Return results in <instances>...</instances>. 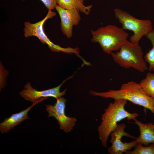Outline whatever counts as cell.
Segmentation results:
<instances>
[{
	"label": "cell",
	"mask_w": 154,
	"mask_h": 154,
	"mask_svg": "<svg viewBox=\"0 0 154 154\" xmlns=\"http://www.w3.org/2000/svg\"><path fill=\"white\" fill-rule=\"evenodd\" d=\"M127 101L123 99L114 100L104 109L98 128L99 137L103 146L107 147L108 137L116 129L118 122L125 118L128 121L133 120L139 115L136 112L131 113L125 110L124 107Z\"/></svg>",
	"instance_id": "6da1fadb"
},
{
	"label": "cell",
	"mask_w": 154,
	"mask_h": 154,
	"mask_svg": "<svg viewBox=\"0 0 154 154\" xmlns=\"http://www.w3.org/2000/svg\"><path fill=\"white\" fill-rule=\"evenodd\" d=\"M89 92L91 95L105 98L125 99L149 110L154 115V98L146 94L140 84L135 82L123 84L118 90H110L104 92L90 90Z\"/></svg>",
	"instance_id": "7a4b0ae2"
},
{
	"label": "cell",
	"mask_w": 154,
	"mask_h": 154,
	"mask_svg": "<svg viewBox=\"0 0 154 154\" xmlns=\"http://www.w3.org/2000/svg\"><path fill=\"white\" fill-rule=\"evenodd\" d=\"M92 42L98 43L103 51L108 54L119 50L127 40L128 33L122 28L109 25L91 31Z\"/></svg>",
	"instance_id": "3957f363"
},
{
	"label": "cell",
	"mask_w": 154,
	"mask_h": 154,
	"mask_svg": "<svg viewBox=\"0 0 154 154\" xmlns=\"http://www.w3.org/2000/svg\"><path fill=\"white\" fill-rule=\"evenodd\" d=\"M119 50L111 54L114 61L120 66L125 69L132 68L141 72L148 69L139 44L132 43L127 40Z\"/></svg>",
	"instance_id": "277c9868"
},
{
	"label": "cell",
	"mask_w": 154,
	"mask_h": 154,
	"mask_svg": "<svg viewBox=\"0 0 154 154\" xmlns=\"http://www.w3.org/2000/svg\"><path fill=\"white\" fill-rule=\"evenodd\" d=\"M114 11L115 18L122 25V28L133 32V34L129 38V41L132 43L139 44L143 36L153 30L149 20L136 18L127 11L118 8L114 9Z\"/></svg>",
	"instance_id": "5b68a950"
},
{
	"label": "cell",
	"mask_w": 154,
	"mask_h": 154,
	"mask_svg": "<svg viewBox=\"0 0 154 154\" xmlns=\"http://www.w3.org/2000/svg\"><path fill=\"white\" fill-rule=\"evenodd\" d=\"M48 10L46 17L42 20L35 23H31L29 21H26L24 23L23 29L24 35L26 38L31 36L37 37L40 42L43 44H46L49 49L52 51L70 53L73 52V49L68 48H63L59 45H56L52 42L47 37L44 32L43 25L47 19L52 18L56 15V13Z\"/></svg>",
	"instance_id": "8992f818"
},
{
	"label": "cell",
	"mask_w": 154,
	"mask_h": 154,
	"mask_svg": "<svg viewBox=\"0 0 154 154\" xmlns=\"http://www.w3.org/2000/svg\"><path fill=\"white\" fill-rule=\"evenodd\" d=\"M126 125L123 123L117 124L115 130L111 134L110 142L112 145L108 151L110 154H122L131 150L137 143L136 137L125 131Z\"/></svg>",
	"instance_id": "52a82bcc"
},
{
	"label": "cell",
	"mask_w": 154,
	"mask_h": 154,
	"mask_svg": "<svg viewBox=\"0 0 154 154\" xmlns=\"http://www.w3.org/2000/svg\"><path fill=\"white\" fill-rule=\"evenodd\" d=\"M54 105L45 104L46 110L48 113V117H52L58 122L60 129L66 133L70 132L76 125V119L66 116L65 113L66 104L67 100L61 97L56 99Z\"/></svg>",
	"instance_id": "ba28073f"
},
{
	"label": "cell",
	"mask_w": 154,
	"mask_h": 154,
	"mask_svg": "<svg viewBox=\"0 0 154 154\" xmlns=\"http://www.w3.org/2000/svg\"><path fill=\"white\" fill-rule=\"evenodd\" d=\"M73 76L68 77L64 80L58 86L48 89L38 91L33 88L30 82L27 83L24 86V89L19 93V94L27 101L33 102L43 98L52 97L57 99L66 94L67 89L62 92L60 91V89L63 84Z\"/></svg>",
	"instance_id": "9c48e42d"
},
{
	"label": "cell",
	"mask_w": 154,
	"mask_h": 154,
	"mask_svg": "<svg viewBox=\"0 0 154 154\" xmlns=\"http://www.w3.org/2000/svg\"><path fill=\"white\" fill-rule=\"evenodd\" d=\"M55 8L60 16V29L63 34L68 38L72 35L73 27L77 25L81 19L79 11L76 8L66 9L57 4Z\"/></svg>",
	"instance_id": "30bf717a"
},
{
	"label": "cell",
	"mask_w": 154,
	"mask_h": 154,
	"mask_svg": "<svg viewBox=\"0 0 154 154\" xmlns=\"http://www.w3.org/2000/svg\"><path fill=\"white\" fill-rule=\"evenodd\" d=\"M47 98H42L33 102L32 105L25 110L13 114L10 117L6 118L0 123V131L1 133H7L15 127L20 124L24 120L30 119L28 115V113L29 111L35 105Z\"/></svg>",
	"instance_id": "8fae6325"
},
{
	"label": "cell",
	"mask_w": 154,
	"mask_h": 154,
	"mask_svg": "<svg viewBox=\"0 0 154 154\" xmlns=\"http://www.w3.org/2000/svg\"><path fill=\"white\" fill-rule=\"evenodd\" d=\"M133 120L135 122L133 123L138 126L140 132L136 139L137 143L146 146L154 143V124L152 123H143L136 118Z\"/></svg>",
	"instance_id": "7c38bea8"
},
{
	"label": "cell",
	"mask_w": 154,
	"mask_h": 154,
	"mask_svg": "<svg viewBox=\"0 0 154 154\" xmlns=\"http://www.w3.org/2000/svg\"><path fill=\"white\" fill-rule=\"evenodd\" d=\"M84 0H57V4L66 9L76 8L86 15H88L92 5L87 6L84 4Z\"/></svg>",
	"instance_id": "4fadbf2b"
},
{
	"label": "cell",
	"mask_w": 154,
	"mask_h": 154,
	"mask_svg": "<svg viewBox=\"0 0 154 154\" xmlns=\"http://www.w3.org/2000/svg\"><path fill=\"white\" fill-rule=\"evenodd\" d=\"M151 42L152 47L144 56L146 62L149 64L148 69L154 71V30H152L145 36Z\"/></svg>",
	"instance_id": "5bb4252c"
},
{
	"label": "cell",
	"mask_w": 154,
	"mask_h": 154,
	"mask_svg": "<svg viewBox=\"0 0 154 154\" xmlns=\"http://www.w3.org/2000/svg\"><path fill=\"white\" fill-rule=\"evenodd\" d=\"M139 84L146 94L154 98V73H148Z\"/></svg>",
	"instance_id": "9a60e30c"
},
{
	"label": "cell",
	"mask_w": 154,
	"mask_h": 154,
	"mask_svg": "<svg viewBox=\"0 0 154 154\" xmlns=\"http://www.w3.org/2000/svg\"><path fill=\"white\" fill-rule=\"evenodd\" d=\"M132 151L128 150L124 153L125 154H154V143H151L149 145L144 146L137 143L134 147Z\"/></svg>",
	"instance_id": "2e32d148"
},
{
	"label": "cell",
	"mask_w": 154,
	"mask_h": 154,
	"mask_svg": "<svg viewBox=\"0 0 154 154\" xmlns=\"http://www.w3.org/2000/svg\"><path fill=\"white\" fill-rule=\"evenodd\" d=\"M48 10L54 9L57 0H40Z\"/></svg>",
	"instance_id": "e0dca14e"
},
{
	"label": "cell",
	"mask_w": 154,
	"mask_h": 154,
	"mask_svg": "<svg viewBox=\"0 0 154 154\" xmlns=\"http://www.w3.org/2000/svg\"><path fill=\"white\" fill-rule=\"evenodd\" d=\"M21 0L23 1H24L25 0Z\"/></svg>",
	"instance_id": "ac0fdd59"
}]
</instances>
